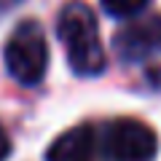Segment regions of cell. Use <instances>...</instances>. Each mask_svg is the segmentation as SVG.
<instances>
[{
	"label": "cell",
	"mask_w": 161,
	"mask_h": 161,
	"mask_svg": "<svg viewBox=\"0 0 161 161\" xmlns=\"http://www.w3.org/2000/svg\"><path fill=\"white\" fill-rule=\"evenodd\" d=\"M150 0H102V8L115 19H132L145 11Z\"/></svg>",
	"instance_id": "6"
},
{
	"label": "cell",
	"mask_w": 161,
	"mask_h": 161,
	"mask_svg": "<svg viewBox=\"0 0 161 161\" xmlns=\"http://www.w3.org/2000/svg\"><path fill=\"white\" fill-rule=\"evenodd\" d=\"M57 35L64 46L70 67L78 75H97L105 70V51L99 43L97 16L86 3L73 0L59 11Z\"/></svg>",
	"instance_id": "1"
},
{
	"label": "cell",
	"mask_w": 161,
	"mask_h": 161,
	"mask_svg": "<svg viewBox=\"0 0 161 161\" xmlns=\"http://www.w3.org/2000/svg\"><path fill=\"white\" fill-rule=\"evenodd\" d=\"M46 161H94V132L89 126L67 129L48 145Z\"/></svg>",
	"instance_id": "5"
},
{
	"label": "cell",
	"mask_w": 161,
	"mask_h": 161,
	"mask_svg": "<svg viewBox=\"0 0 161 161\" xmlns=\"http://www.w3.org/2000/svg\"><path fill=\"white\" fill-rule=\"evenodd\" d=\"M113 48L124 62H142L161 51V14L134 19L113 35Z\"/></svg>",
	"instance_id": "4"
},
{
	"label": "cell",
	"mask_w": 161,
	"mask_h": 161,
	"mask_svg": "<svg viewBox=\"0 0 161 161\" xmlns=\"http://www.w3.org/2000/svg\"><path fill=\"white\" fill-rule=\"evenodd\" d=\"M158 150L156 132L134 118L110 121L102 134V153L108 161H150Z\"/></svg>",
	"instance_id": "3"
},
{
	"label": "cell",
	"mask_w": 161,
	"mask_h": 161,
	"mask_svg": "<svg viewBox=\"0 0 161 161\" xmlns=\"http://www.w3.org/2000/svg\"><path fill=\"white\" fill-rule=\"evenodd\" d=\"M6 67L16 83L35 86L48 70V43L38 22L27 19L11 32L6 43Z\"/></svg>",
	"instance_id": "2"
},
{
	"label": "cell",
	"mask_w": 161,
	"mask_h": 161,
	"mask_svg": "<svg viewBox=\"0 0 161 161\" xmlns=\"http://www.w3.org/2000/svg\"><path fill=\"white\" fill-rule=\"evenodd\" d=\"M8 153H11V142H8V134L3 132V126H0V161H6Z\"/></svg>",
	"instance_id": "7"
}]
</instances>
